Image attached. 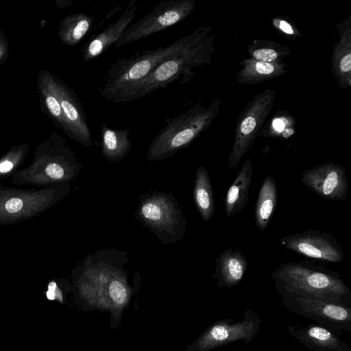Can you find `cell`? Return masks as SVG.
I'll list each match as a JSON object with an SVG mask.
<instances>
[{
	"instance_id": "17",
	"label": "cell",
	"mask_w": 351,
	"mask_h": 351,
	"mask_svg": "<svg viewBox=\"0 0 351 351\" xmlns=\"http://www.w3.org/2000/svg\"><path fill=\"white\" fill-rule=\"evenodd\" d=\"M215 263L213 278L217 280L218 287H234L243 280L247 269V261L243 254L232 247L219 253Z\"/></svg>"
},
{
	"instance_id": "3",
	"label": "cell",
	"mask_w": 351,
	"mask_h": 351,
	"mask_svg": "<svg viewBox=\"0 0 351 351\" xmlns=\"http://www.w3.org/2000/svg\"><path fill=\"white\" fill-rule=\"evenodd\" d=\"M221 99L214 98L208 106L195 104L177 116L169 119L166 125L153 138L148 147L149 162L167 159L186 148L210 127L220 111Z\"/></svg>"
},
{
	"instance_id": "16",
	"label": "cell",
	"mask_w": 351,
	"mask_h": 351,
	"mask_svg": "<svg viewBox=\"0 0 351 351\" xmlns=\"http://www.w3.org/2000/svg\"><path fill=\"white\" fill-rule=\"evenodd\" d=\"M336 28L339 39L330 57L332 72L338 86L346 89L351 86V16L337 23Z\"/></svg>"
},
{
	"instance_id": "13",
	"label": "cell",
	"mask_w": 351,
	"mask_h": 351,
	"mask_svg": "<svg viewBox=\"0 0 351 351\" xmlns=\"http://www.w3.org/2000/svg\"><path fill=\"white\" fill-rule=\"evenodd\" d=\"M138 8L136 1H130L115 21L88 40L82 48L83 60L86 62L93 60L106 53L112 45H114L134 19Z\"/></svg>"
},
{
	"instance_id": "26",
	"label": "cell",
	"mask_w": 351,
	"mask_h": 351,
	"mask_svg": "<svg viewBox=\"0 0 351 351\" xmlns=\"http://www.w3.org/2000/svg\"><path fill=\"white\" fill-rule=\"evenodd\" d=\"M45 171L48 176L53 179H61L65 176V171L63 167L55 162L48 164Z\"/></svg>"
},
{
	"instance_id": "10",
	"label": "cell",
	"mask_w": 351,
	"mask_h": 351,
	"mask_svg": "<svg viewBox=\"0 0 351 351\" xmlns=\"http://www.w3.org/2000/svg\"><path fill=\"white\" fill-rule=\"evenodd\" d=\"M279 243L285 250L321 261L339 263L344 258L342 246L327 232L308 229L284 236Z\"/></svg>"
},
{
	"instance_id": "18",
	"label": "cell",
	"mask_w": 351,
	"mask_h": 351,
	"mask_svg": "<svg viewBox=\"0 0 351 351\" xmlns=\"http://www.w3.org/2000/svg\"><path fill=\"white\" fill-rule=\"evenodd\" d=\"M241 69L235 74L239 84L252 85L280 77L289 71L285 62H265L251 58L239 61Z\"/></svg>"
},
{
	"instance_id": "15",
	"label": "cell",
	"mask_w": 351,
	"mask_h": 351,
	"mask_svg": "<svg viewBox=\"0 0 351 351\" xmlns=\"http://www.w3.org/2000/svg\"><path fill=\"white\" fill-rule=\"evenodd\" d=\"M287 331L312 351H351L350 347L332 331L315 324L286 326Z\"/></svg>"
},
{
	"instance_id": "7",
	"label": "cell",
	"mask_w": 351,
	"mask_h": 351,
	"mask_svg": "<svg viewBox=\"0 0 351 351\" xmlns=\"http://www.w3.org/2000/svg\"><path fill=\"white\" fill-rule=\"evenodd\" d=\"M261 322L258 313L247 308L241 321L225 318L213 323L185 351H210L237 341L247 344L258 335Z\"/></svg>"
},
{
	"instance_id": "8",
	"label": "cell",
	"mask_w": 351,
	"mask_h": 351,
	"mask_svg": "<svg viewBox=\"0 0 351 351\" xmlns=\"http://www.w3.org/2000/svg\"><path fill=\"white\" fill-rule=\"evenodd\" d=\"M195 0H164L130 25L114 45L120 47L141 40L184 21L195 10Z\"/></svg>"
},
{
	"instance_id": "30",
	"label": "cell",
	"mask_w": 351,
	"mask_h": 351,
	"mask_svg": "<svg viewBox=\"0 0 351 351\" xmlns=\"http://www.w3.org/2000/svg\"><path fill=\"white\" fill-rule=\"evenodd\" d=\"M13 167V163L10 160H4L0 163V172L6 173Z\"/></svg>"
},
{
	"instance_id": "33",
	"label": "cell",
	"mask_w": 351,
	"mask_h": 351,
	"mask_svg": "<svg viewBox=\"0 0 351 351\" xmlns=\"http://www.w3.org/2000/svg\"><path fill=\"white\" fill-rule=\"evenodd\" d=\"M47 23V21L45 19H43L40 22V28L43 29L45 24Z\"/></svg>"
},
{
	"instance_id": "23",
	"label": "cell",
	"mask_w": 351,
	"mask_h": 351,
	"mask_svg": "<svg viewBox=\"0 0 351 351\" xmlns=\"http://www.w3.org/2000/svg\"><path fill=\"white\" fill-rule=\"evenodd\" d=\"M193 199L201 217L208 222L214 214L215 202L210 176L203 166L199 167L195 173Z\"/></svg>"
},
{
	"instance_id": "11",
	"label": "cell",
	"mask_w": 351,
	"mask_h": 351,
	"mask_svg": "<svg viewBox=\"0 0 351 351\" xmlns=\"http://www.w3.org/2000/svg\"><path fill=\"white\" fill-rule=\"evenodd\" d=\"M50 77L66 125V135L84 146H93L94 142L87 117L76 92L51 72Z\"/></svg>"
},
{
	"instance_id": "14",
	"label": "cell",
	"mask_w": 351,
	"mask_h": 351,
	"mask_svg": "<svg viewBox=\"0 0 351 351\" xmlns=\"http://www.w3.org/2000/svg\"><path fill=\"white\" fill-rule=\"evenodd\" d=\"M92 276V282L97 288L84 286L82 289L85 296L90 293L88 298L92 302L113 307H122L128 302L130 291L123 278L119 276L108 278V274L101 271L93 273Z\"/></svg>"
},
{
	"instance_id": "12",
	"label": "cell",
	"mask_w": 351,
	"mask_h": 351,
	"mask_svg": "<svg viewBox=\"0 0 351 351\" xmlns=\"http://www.w3.org/2000/svg\"><path fill=\"white\" fill-rule=\"evenodd\" d=\"M301 182L317 195L331 201H346L348 180L346 169L334 162L312 167L304 171Z\"/></svg>"
},
{
	"instance_id": "5",
	"label": "cell",
	"mask_w": 351,
	"mask_h": 351,
	"mask_svg": "<svg viewBox=\"0 0 351 351\" xmlns=\"http://www.w3.org/2000/svg\"><path fill=\"white\" fill-rule=\"evenodd\" d=\"M140 199L136 218L163 243H173L183 237L186 220L171 195L154 192L143 195Z\"/></svg>"
},
{
	"instance_id": "4",
	"label": "cell",
	"mask_w": 351,
	"mask_h": 351,
	"mask_svg": "<svg viewBox=\"0 0 351 351\" xmlns=\"http://www.w3.org/2000/svg\"><path fill=\"white\" fill-rule=\"evenodd\" d=\"M196 34L197 29L167 46L144 50L117 60L103 77L98 88L99 95L114 104L121 95L142 80L159 63L185 47Z\"/></svg>"
},
{
	"instance_id": "24",
	"label": "cell",
	"mask_w": 351,
	"mask_h": 351,
	"mask_svg": "<svg viewBox=\"0 0 351 351\" xmlns=\"http://www.w3.org/2000/svg\"><path fill=\"white\" fill-rule=\"evenodd\" d=\"M247 49L250 58L265 62H281L291 53L289 47L267 39H254Z\"/></svg>"
},
{
	"instance_id": "31",
	"label": "cell",
	"mask_w": 351,
	"mask_h": 351,
	"mask_svg": "<svg viewBox=\"0 0 351 351\" xmlns=\"http://www.w3.org/2000/svg\"><path fill=\"white\" fill-rule=\"evenodd\" d=\"M55 2L58 7H59L61 10H64L66 8H69L73 5L74 3L73 0H55Z\"/></svg>"
},
{
	"instance_id": "2",
	"label": "cell",
	"mask_w": 351,
	"mask_h": 351,
	"mask_svg": "<svg viewBox=\"0 0 351 351\" xmlns=\"http://www.w3.org/2000/svg\"><path fill=\"white\" fill-rule=\"evenodd\" d=\"M271 277L279 294L294 293L351 306V291L340 274L316 261L281 263Z\"/></svg>"
},
{
	"instance_id": "28",
	"label": "cell",
	"mask_w": 351,
	"mask_h": 351,
	"mask_svg": "<svg viewBox=\"0 0 351 351\" xmlns=\"http://www.w3.org/2000/svg\"><path fill=\"white\" fill-rule=\"evenodd\" d=\"M46 296L50 300H57L60 303H62L64 301L62 293L58 289L55 282H51L49 284Z\"/></svg>"
},
{
	"instance_id": "6",
	"label": "cell",
	"mask_w": 351,
	"mask_h": 351,
	"mask_svg": "<svg viewBox=\"0 0 351 351\" xmlns=\"http://www.w3.org/2000/svg\"><path fill=\"white\" fill-rule=\"evenodd\" d=\"M276 91L266 88L256 95L239 114L234 130V139L228 156V167L237 166L261 132L276 99Z\"/></svg>"
},
{
	"instance_id": "19",
	"label": "cell",
	"mask_w": 351,
	"mask_h": 351,
	"mask_svg": "<svg viewBox=\"0 0 351 351\" xmlns=\"http://www.w3.org/2000/svg\"><path fill=\"white\" fill-rule=\"evenodd\" d=\"M253 162L247 158L234 180L229 187L224 199V212L227 217H232L241 212L249 197L252 182Z\"/></svg>"
},
{
	"instance_id": "27",
	"label": "cell",
	"mask_w": 351,
	"mask_h": 351,
	"mask_svg": "<svg viewBox=\"0 0 351 351\" xmlns=\"http://www.w3.org/2000/svg\"><path fill=\"white\" fill-rule=\"evenodd\" d=\"M10 50V44L3 30L0 27V66L6 60Z\"/></svg>"
},
{
	"instance_id": "21",
	"label": "cell",
	"mask_w": 351,
	"mask_h": 351,
	"mask_svg": "<svg viewBox=\"0 0 351 351\" xmlns=\"http://www.w3.org/2000/svg\"><path fill=\"white\" fill-rule=\"evenodd\" d=\"M94 16L75 13L62 19L59 23L58 35L61 42L70 47L77 45L90 32Z\"/></svg>"
},
{
	"instance_id": "29",
	"label": "cell",
	"mask_w": 351,
	"mask_h": 351,
	"mask_svg": "<svg viewBox=\"0 0 351 351\" xmlns=\"http://www.w3.org/2000/svg\"><path fill=\"white\" fill-rule=\"evenodd\" d=\"M23 208V201L20 198L12 197L8 199L5 204V210L10 213H14Z\"/></svg>"
},
{
	"instance_id": "22",
	"label": "cell",
	"mask_w": 351,
	"mask_h": 351,
	"mask_svg": "<svg viewBox=\"0 0 351 351\" xmlns=\"http://www.w3.org/2000/svg\"><path fill=\"white\" fill-rule=\"evenodd\" d=\"M276 183L271 176H267L260 189L255 208L256 226L261 231L266 230L271 221L277 203Z\"/></svg>"
},
{
	"instance_id": "9",
	"label": "cell",
	"mask_w": 351,
	"mask_h": 351,
	"mask_svg": "<svg viewBox=\"0 0 351 351\" xmlns=\"http://www.w3.org/2000/svg\"><path fill=\"white\" fill-rule=\"evenodd\" d=\"M279 295L282 304L289 311L332 332H351V306L290 293Z\"/></svg>"
},
{
	"instance_id": "25",
	"label": "cell",
	"mask_w": 351,
	"mask_h": 351,
	"mask_svg": "<svg viewBox=\"0 0 351 351\" xmlns=\"http://www.w3.org/2000/svg\"><path fill=\"white\" fill-rule=\"evenodd\" d=\"M272 24L276 29L287 36L289 39L295 40L302 35L292 22L281 16L273 19Z\"/></svg>"
},
{
	"instance_id": "32",
	"label": "cell",
	"mask_w": 351,
	"mask_h": 351,
	"mask_svg": "<svg viewBox=\"0 0 351 351\" xmlns=\"http://www.w3.org/2000/svg\"><path fill=\"white\" fill-rule=\"evenodd\" d=\"M121 10V7H119V6L115 7L113 10H112L109 12L108 14L105 16V17L104 18V19L102 21H101L99 23V24L97 25V27L95 29H97L98 28H99V27L104 23L105 21L108 20L109 19H110L112 16H114L115 14L117 13V12L120 11Z\"/></svg>"
},
{
	"instance_id": "1",
	"label": "cell",
	"mask_w": 351,
	"mask_h": 351,
	"mask_svg": "<svg viewBox=\"0 0 351 351\" xmlns=\"http://www.w3.org/2000/svg\"><path fill=\"white\" fill-rule=\"evenodd\" d=\"M215 40L216 32L210 25L198 27L195 38L185 47L159 63L142 80L121 95L114 104L122 105L165 89L180 77L181 84L187 83L194 75L193 68L211 63Z\"/></svg>"
},
{
	"instance_id": "20",
	"label": "cell",
	"mask_w": 351,
	"mask_h": 351,
	"mask_svg": "<svg viewBox=\"0 0 351 351\" xmlns=\"http://www.w3.org/2000/svg\"><path fill=\"white\" fill-rule=\"evenodd\" d=\"M100 134L102 156L109 162L122 161L132 147L129 128L112 129L104 123L100 126Z\"/></svg>"
}]
</instances>
